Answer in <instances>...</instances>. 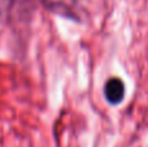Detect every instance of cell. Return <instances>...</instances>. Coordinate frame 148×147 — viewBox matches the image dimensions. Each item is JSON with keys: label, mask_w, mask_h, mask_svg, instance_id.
<instances>
[{"label": "cell", "mask_w": 148, "mask_h": 147, "mask_svg": "<svg viewBox=\"0 0 148 147\" xmlns=\"http://www.w3.org/2000/svg\"><path fill=\"white\" fill-rule=\"evenodd\" d=\"M104 94L110 104H118L125 96V85L118 78H110L104 87Z\"/></svg>", "instance_id": "1"}, {"label": "cell", "mask_w": 148, "mask_h": 147, "mask_svg": "<svg viewBox=\"0 0 148 147\" xmlns=\"http://www.w3.org/2000/svg\"><path fill=\"white\" fill-rule=\"evenodd\" d=\"M1 16H3V8H1V3H0V20H1Z\"/></svg>", "instance_id": "2"}]
</instances>
